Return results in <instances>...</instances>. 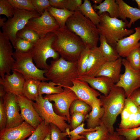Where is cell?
Instances as JSON below:
<instances>
[{"label":"cell","mask_w":140,"mask_h":140,"mask_svg":"<svg viewBox=\"0 0 140 140\" xmlns=\"http://www.w3.org/2000/svg\"><path fill=\"white\" fill-rule=\"evenodd\" d=\"M54 33L55 38L52 45L53 49L65 60L77 61L86 47L80 38L66 27L59 28Z\"/></svg>","instance_id":"1"},{"label":"cell","mask_w":140,"mask_h":140,"mask_svg":"<svg viewBox=\"0 0 140 140\" xmlns=\"http://www.w3.org/2000/svg\"><path fill=\"white\" fill-rule=\"evenodd\" d=\"M126 97L123 89L115 86L107 96H100L101 105L104 109L101 120L110 134L115 131L114 125L117 117L121 114L124 108Z\"/></svg>","instance_id":"2"},{"label":"cell","mask_w":140,"mask_h":140,"mask_svg":"<svg viewBox=\"0 0 140 140\" xmlns=\"http://www.w3.org/2000/svg\"><path fill=\"white\" fill-rule=\"evenodd\" d=\"M66 26L80 38L86 47L91 49L97 47L100 35L96 25L79 11H75L68 18Z\"/></svg>","instance_id":"3"},{"label":"cell","mask_w":140,"mask_h":140,"mask_svg":"<svg viewBox=\"0 0 140 140\" xmlns=\"http://www.w3.org/2000/svg\"><path fill=\"white\" fill-rule=\"evenodd\" d=\"M99 23L96 25L99 35L103 36L107 43L115 48L120 40L134 33L133 29H128L129 22L112 18L107 12L99 15Z\"/></svg>","instance_id":"4"},{"label":"cell","mask_w":140,"mask_h":140,"mask_svg":"<svg viewBox=\"0 0 140 140\" xmlns=\"http://www.w3.org/2000/svg\"><path fill=\"white\" fill-rule=\"evenodd\" d=\"M44 76L48 80L63 88L71 87L73 85V80L78 78L77 61H69L61 57L52 60Z\"/></svg>","instance_id":"5"},{"label":"cell","mask_w":140,"mask_h":140,"mask_svg":"<svg viewBox=\"0 0 140 140\" xmlns=\"http://www.w3.org/2000/svg\"><path fill=\"white\" fill-rule=\"evenodd\" d=\"M55 38V33L50 32L34 44L31 51L33 61L38 68L46 70L49 66L46 62L48 59L52 58L55 60L59 58V54L52 47Z\"/></svg>","instance_id":"6"},{"label":"cell","mask_w":140,"mask_h":140,"mask_svg":"<svg viewBox=\"0 0 140 140\" xmlns=\"http://www.w3.org/2000/svg\"><path fill=\"white\" fill-rule=\"evenodd\" d=\"M31 51L25 53L14 52L13 57L15 62L12 71L19 73L25 80L32 78L41 81L48 80L44 76L46 70L40 69L34 64Z\"/></svg>","instance_id":"7"},{"label":"cell","mask_w":140,"mask_h":140,"mask_svg":"<svg viewBox=\"0 0 140 140\" xmlns=\"http://www.w3.org/2000/svg\"><path fill=\"white\" fill-rule=\"evenodd\" d=\"M33 106L37 112L46 124L52 123L57 126L62 132H66L71 129L70 125L66 122V117L57 114L53 109V104L42 96H39L35 102L32 101Z\"/></svg>","instance_id":"8"},{"label":"cell","mask_w":140,"mask_h":140,"mask_svg":"<svg viewBox=\"0 0 140 140\" xmlns=\"http://www.w3.org/2000/svg\"><path fill=\"white\" fill-rule=\"evenodd\" d=\"M37 12L15 9L12 17L8 18L2 27V32L9 39L12 46L17 38V34L26 25L32 18L40 16Z\"/></svg>","instance_id":"9"},{"label":"cell","mask_w":140,"mask_h":140,"mask_svg":"<svg viewBox=\"0 0 140 140\" xmlns=\"http://www.w3.org/2000/svg\"><path fill=\"white\" fill-rule=\"evenodd\" d=\"M63 88V91L60 93L46 95L44 97L50 102H54L53 107L55 112L60 116L66 117L68 122L70 123V106L74 101L78 99L71 89L67 87Z\"/></svg>","instance_id":"10"},{"label":"cell","mask_w":140,"mask_h":140,"mask_svg":"<svg viewBox=\"0 0 140 140\" xmlns=\"http://www.w3.org/2000/svg\"><path fill=\"white\" fill-rule=\"evenodd\" d=\"M122 64L125 68L124 72L121 74L115 86L123 88L126 98H128L135 90L140 88V70L133 68L126 59H122Z\"/></svg>","instance_id":"11"},{"label":"cell","mask_w":140,"mask_h":140,"mask_svg":"<svg viewBox=\"0 0 140 140\" xmlns=\"http://www.w3.org/2000/svg\"><path fill=\"white\" fill-rule=\"evenodd\" d=\"M26 26L35 32L40 38L50 33H54L59 28L56 20L50 14L47 9L45 10L40 16L30 19Z\"/></svg>","instance_id":"12"},{"label":"cell","mask_w":140,"mask_h":140,"mask_svg":"<svg viewBox=\"0 0 140 140\" xmlns=\"http://www.w3.org/2000/svg\"><path fill=\"white\" fill-rule=\"evenodd\" d=\"M12 45L9 38L0 31V76L4 80L5 75L10 74L15 62Z\"/></svg>","instance_id":"13"},{"label":"cell","mask_w":140,"mask_h":140,"mask_svg":"<svg viewBox=\"0 0 140 140\" xmlns=\"http://www.w3.org/2000/svg\"><path fill=\"white\" fill-rule=\"evenodd\" d=\"M3 103L6 114V128L17 126L24 121L19 113L20 110L17 96L11 93H7L3 99Z\"/></svg>","instance_id":"14"},{"label":"cell","mask_w":140,"mask_h":140,"mask_svg":"<svg viewBox=\"0 0 140 140\" xmlns=\"http://www.w3.org/2000/svg\"><path fill=\"white\" fill-rule=\"evenodd\" d=\"M20 115L25 121L35 129L43 121L35 109L32 101L23 95L17 96Z\"/></svg>","instance_id":"15"},{"label":"cell","mask_w":140,"mask_h":140,"mask_svg":"<svg viewBox=\"0 0 140 140\" xmlns=\"http://www.w3.org/2000/svg\"><path fill=\"white\" fill-rule=\"evenodd\" d=\"M72 82L73 86L67 87L74 93L78 99L85 102L91 107L101 95L99 92L89 86L85 81L76 79L73 80Z\"/></svg>","instance_id":"16"},{"label":"cell","mask_w":140,"mask_h":140,"mask_svg":"<svg viewBox=\"0 0 140 140\" xmlns=\"http://www.w3.org/2000/svg\"><path fill=\"white\" fill-rule=\"evenodd\" d=\"M35 129L24 121L14 127L0 131V140H24L32 133Z\"/></svg>","instance_id":"17"},{"label":"cell","mask_w":140,"mask_h":140,"mask_svg":"<svg viewBox=\"0 0 140 140\" xmlns=\"http://www.w3.org/2000/svg\"><path fill=\"white\" fill-rule=\"evenodd\" d=\"M12 72L11 74H6L4 80L0 78V84L7 93H12L17 96L23 95L22 90L25 80L19 73Z\"/></svg>","instance_id":"18"},{"label":"cell","mask_w":140,"mask_h":140,"mask_svg":"<svg viewBox=\"0 0 140 140\" xmlns=\"http://www.w3.org/2000/svg\"><path fill=\"white\" fill-rule=\"evenodd\" d=\"M133 33L120 40L115 48L120 57H126L133 50L140 47V26L136 27Z\"/></svg>","instance_id":"19"},{"label":"cell","mask_w":140,"mask_h":140,"mask_svg":"<svg viewBox=\"0 0 140 140\" xmlns=\"http://www.w3.org/2000/svg\"><path fill=\"white\" fill-rule=\"evenodd\" d=\"M107 61L99 47L90 49L88 65L86 75L84 76L96 77L102 66Z\"/></svg>","instance_id":"20"},{"label":"cell","mask_w":140,"mask_h":140,"mask_svg":"<svg viewBox=\"0 0 140 140\" xmlns=\"http://www.w3.org/2000/svg\"><path fill=\"white\" fill-rule=\"evenodd\" d=\"M122 57L116 60L106 62L102 66L96 77L104 76L111 79L115 84L119 81L122 64Z\"/></svg>","instance_id":"21"},{"label":"cell","mask_w":140,"mask_h":140,"mask_svg":"<svg viewBox=\"0 0 140 140\" xmlns=\"http://www.w3.org/2000/svg\"><path fill=\"white\" fill-rule=\"evenodd\" d=\"M77 79L86 82L91 87L100 91L105 96L108 94L115 85L111 79L104 76H83Z\"/></svg>","instance_id":"22"},{"label":"cell","mask_w":140,"mask_h":140,"mask_svg":"<svg viewBox=\"0 0 140 140\" xmlns=\"http://www.w3.org/2000/svg\"><path fill=\"white\" fill-rule=\"evenodd\" d=\"M118 5V18L125 21L127 18L130 20L127 27L130 28L132 25L138 20L140 19V10L136 8L132 7L123 0H116Z\"/></svg>","instance_id":"23"},{"label":"cell","mask_w":140,"mask_h":140,"mask_svg":"<svg viewBox=\"0 0 140 140\" xmlns=\"http://www.w3.org/2000/svg\"><path fill=\"white\" fill-rule=\"evenodd\" d=\"M91 111L86 116L88 128H94L100 125V121L104 113V108L100 104V99L97 98L93 103Z\"/></svg>","instance_id":"24"},{"label":"cell","mask_w":140,"mask_h":140,"mask_svg":"<svg viewBox=\"0 0 140 140\" xmlns=\"http://www.w3.org/2000/svg\"><path fill=\"white\" fill-rule=\"evenodd\" d=\"M92 6L94 10H99L97 13L99 15L106 12L111 17L118 18V5L115 0H105L99 5L94 4Z\"/></svg>","instance_id":"25"},{"label":"cell","mask_w":140,"mask_h":140,"mask_svg":"<svg viewBox=\"0 0 140 140\" xmlns=\"http://www.w3.org/2000/svg\"><path fill=\"white\" fill-rule=\"evenodd\" d=\"M41 81L32 78L25 80L22 90L23 95L29 99L35 101L39 96L38 88Z\"/></svg>","instance_id":"26"},{"label":"cell","mask_w":140,"mask_h":140,"mask_svg":"<svg viewBox=\"0 0 140 140\" xmlns=\"http://www.w3.org/2000/svg\"><path fill=\"white\" fill-rule=\"evenodd\" d=\"M47 9L50 14L56 20L60 28L66 27V23L68 19L74 13V12L66 9L57 8L50 6Z\"/></svg>","instance_id":"27"},{"label":"cell","mask_w":140,"mask_h":140,"mask_svg":"<svg viewBox=\"0 0 140 140\" xmlns=\"http://www.w3.org/2000/svg\"><path fill=\"white\" fill-rule=\"evenodd\" d=\"M99 48L103 55L107 61H115L121 57L115 48L109 44L105 37L99 35Z\"/></svg>","instance_id":"28"},{"label":"cell","mask_w":140,"mask_h":140,"mask_svg":"<svg viewBox=\"0 0 140 140\" xmlns=\"http://www.w3.org/2000/svg\"><path fill=\"white\" fill-rule=\"evenodd\" d=\"M109 135L110 133L101 120L97 130L84 132L80 134L84 137L85 140H109Z\"/></svg>","instance_id":"29"},{"label":"cell","mask_w":140,"mask_h":140,"mask_svg":"<svg viewBox=\"0 0 140 140\" xmlns=\"http://www.w3.org/2000/svg\"><path fill=\"white\" fill-rule=\"evenodd\" d=\"M78 10L96 25H97L99 23L100 16L95 11L90 1L85 0L79 7Z\"/></svg>","instance_id":"30"},{"label":"cell","mask_w":140,"mask_h":140,"mask_svg":"<svg viewBox=\"0 0 140 140\" xmlns=\"http://www.w3.org/2000/svg\"><path fill=\"white\" fill-rule=\"evenodd\" d=\"M63 90L64 88L61 86L51 81L48 82L42 81L39 87V95L41 96L44 94L46 95L58 94Z\"/></svg>","instance_id":"31"},{"label":"cell","mask_w":140,"mask_h":140,"mask_svg":"<svg viewBox=\"0 0 140 140\" xmlns=\"http://www.w3.org/2000/svg\"><path fill=\"white\" fill-rule=\"evenodd\" d=\"M90 50V48L86 47L81 52L77 61L78 78L86 75L88 65Z\"/></svg>","instance_id":"32"},{"label":"cell","mask_w":140,"mask_h":140,"mask_svg":"<svg viewBox=\"0 0 140 140\" xmlns=\"http://www.w3.org/2000/svg\"><path fill=\"white\" fill-rule=\"evenodd\" d=\"M50 132V125L46 124L43 121L26 140H43Z\"/></svg>","instance_id":"33"},{"label":"cell","mask_w":140,"mask_h":140,"mask_svg":"<svg viewBox=\"0 0 140 140\" xmlns=\"http://www.w3.org/2000/svg\"><path fill=\"white\" fill-rule=\"evenodd\" d=\"M92 109L91 107L85 102L77 99L74 101L71 104L69 109L70 115L73 113H79L86 116Z\"/></svg>","instance_id":"34"},{"label":"cell","mask_w":140,"mask_h":140,"mask_svg":"<svg viewBox=\"0 0 140 140\" xmlns=\"http://www.w3.org/2000/svg\"><path fill=\"white\" fill-rule=\"evenodd\" d=\"M85 123L83 122L79 127L73 130H67L66 132V136L68 135L69 139L67 140H77L82 138H84V137L80 134L83 132L94 131L97 130L98 126L94 128H84Z\"/></svg>","instance_id":"35"},{"label":"cell","mask_w":140,"mask_h":140,"mask_svg":"<svg viewBox=\"0 0 140 140\" xmlns=\"http://www.w3.org/2000/svg\"><path fill=\"white\" fill-rule=\"evenodd\" d=\"M116 131L124 137L125 140H137L140 138V126L131 129L117 128Z\"/></svg>","instance_id":"36"},{"label":"cell","mask_w":140,"mask_h":140,"mask_svg":"<svg viewBox=\"0 0 140 140\" xmlns=\"http://www.w3.org/2000/svg\"><path fill=\"white\" fill-rule=\"evenodd\" d=\"M17 36L34 44L40 38L35 32L26 26L17 32Z\"/></svg>","instance_id":"37"},{"label":"cell","mask_w":140,"mask_h":140,"mask_svg":"<svg viewBox=\"0 0 140 140\" xmlns=\"http://www.w3.org/2000/svg\"><path fill=\"white\" fill-rule=\"evenodd\" d=\"M126 59L133 68L140 70V47L131 51L126 57Z\"/></svg>","instance_id":"38"},{"label":"cell","mask_w":140,"mask_h":140,"mask_svg":"<svg viewBox=\"0 0 140 140\" xmlns=\"http://www.w3.org/2000/svg\"><path fill=\"white\" fill-rule=\"evenodd\" d=\"M34 44L22 38L17 37L13 46L15 50V52L25 53L30 51Z\"/></svg>","instance_id":"39"},{"label":"cell","mask_w":140,"mask_h":140,"mask_svg":"<svg viewBox=\"0 0 140 140\" xmlns=\"http://www.w3.org/2000/svg\"><path fill=\"white\" fill-rule=\"evenodd\" d=\"M15 9L31 11H36L31 0H8ZM37 12V11H36Z\"/></svg>","instance_id":"40"},{"label":"cell","mask_w":140,"mask_h":140,"mask_svg":"<svg viewBox=\"0 0 140 140\" xmlns=\"http://www.w3.org/2000/svg\"><path fill=\"white\" fill-rule=\"evenodd\" d=\"M15 9L8 0H0V15H5L8 18L12 17Z\"/></svg>","instance_id":"41"},{"label":"cell","mask_w":140,"mask_h":140,"mask_svg":"<svg viewBox=\"0 0 140 140\" xmlns=\"http://www.w3.org/2000/svg\"><path fill=\"white\" fill-rule=\"evenodd\" d=\"M49 125L51 140H67L65 132H62L53 124L51 123Z\"/></svg>","instance_id":"42"},{"label":"cell","mask_w":140,"mask_h":140,"mask_svg":"<svg viewBox=\"0 0 140 140\" xmlns=\"http://www.w3.org/2000/svg\"><path fill=\"white\" fill-rule=\"evenodd\" d=\"M70 124L71 130H74L79 126L85 120L86 116L83 114L79 113H74L71 115Z\"/></svg>","instance_id":"43"},{"label":"cell","mask_w":140,"mask_h":140,"mask_svg":"<svg viewBox=\"0 0 140 140\" xmlns=\"http://www.w3.org/2000/svg\"><path fill=\"white\" fill-rule=\"evenodd\" d=\"M36 11L40 15L50 5L48 0H31Z\"/></svg>","instance_id":"44"},{"label":"cell","mask_w":140,"mask_h":140,"mask_svg":"<svg viewBox=\"0 0 140 140\" xmlns=\"http://www.w3.org/2000/svg\"><path fill=\"white\" fill-rule=\"evenodd\" d=\"M7 118L5 111L3 99L0 98V131L6 128Z\"/></svg>","instance_id":"45"},{"label":"cell","mask_w":140,"mask_h":140,"mask_svg":"<svg viewBox=\"0 0 140 140\" xmlns=\"http://www.w3.org/2000/svg\"><path fill=\"white\" fill-rule=\"evenodd\" d=\"M124 107L131 114H135L139 111L138 107L129 97L125 99Z\"/></svg>","instance_id":"46"},{"label":"cell","mask_w":140,"mask_h":140,"mask_svg":"<svg viewBox=\"0 0 140 140\" xmlns=\"http://www.w3.org/2000/svg\"><path fill=\"white\" fill-rule=\"evenodd\" d=\"M81 0H67L66 9L70 11L75 12L82 4Z\"/></svg>","instance_id":"47"},{"label":"cell","mask_w":140,"mask_h":140,"mask_svg":"<svg viewBox=\"0 0 140 140\" xmlns=\"http://www.w3.org/2000/svg\"><path fill=\"white\" fill-rule=\"evenodd\" d=\"M49 1L50 5L51 6L58 9H66L67 0Z\"/></svg>","instance_id":"48"},{"label":"cell","mask_w":140,"mask_h":140,"mask_svg":"<svg viewBox=\"0 0 140 140\" xmlns=\"http://www.w3.org/2000/svg\"><path fill=\"white\" fill-rule=\"evenodd\" d=\"M129 98L137 107L140 106V88L135 90Z\"/></svg>","instance_id":"49"},{"label":"cell","mask_w":140,"mask_h":140,"mask_svg":"<svg viewBox=\"0 0 140 140\" xmlns=\"http://www.w3.org/2000/svg\"><path fill=\"white\" fill-rule=\"evenodd\" d=\"M140 126V113L138 111L135 114L128 129L133 128Z\"/></svg>","instance_id":"50"},{"label":"cell","mask_w":140,"mask_h":140,"mask_svg":"<svg viewBox=\"0 0 140 140\" xmlns=\"http://www.w3.org/2000/svg\"><path fill=\"white\" fill-rule=\"evenodd\" d=\"M131 114L124 107V108L121 113V121L120 124H122L126 121L129 118Z\"/></svg>","instance_id":"51"},{"label":"cell","mask_w":140,"mask_h":140,"mask_svg":"<svg viewBox=\"0 0 140 140\" xmlns=\"http://www.w3.org/2000/svg\"><path fill=\"white\" fill-rule=\"evenodd\" d=\"M109 140H125L123 136L119 135L116 131L110 134Z\"/></svg>","instance_id":"52"},{"label":"cell","mask_w":140,"mask_h":140,"mask_svg":"<svg viewBox=\"0 0 140 140\" xmlns=\"http://www.w3.org/2000/svg\"><path fill=\"white\" fill-rule=\"evenodd\" d=\"M7 93L5 91L3 86L0 85V97L3 99Z\"/></svg>","instance_id":"53"},{"label":"cell","mask_w":140,"mask_h":140,"mask_svg":"<svg viewBox=\"0 0 140 140\" xmlns=\"http://www.w3.org/2000/svg\"><path fill=\"white\" fill-rule=\"evenodd\" d=\"M6 18L5 17H0V27H2L4 25L5 22L6 21Z\"/></svg>","instance_id":"54"},{"label":"cell","mask_w":140,"mask_h":140,"mask_svg":"<svg viewBox=\"0 0 140 140\" xmlns=\"http://www.w3.org/2000/svg\"><path fill=\"white\" fill-rule=\"evenodd\" d=\"M91 1L94 4H100L103 1L102 0H92Z\"/></svg>","instance_id":"55"},{"label":"cell","mask_w":140,"mask_h":140,"mask_svg":"<svg viewBox=\"0 0 140 140\" xmlns=\"http://www.w3.org/2000/svg\"><path fill=\"white\" fill-rule=\"evenodd\" d=\"M43 140H51L50 132L45 136Z\"/></svg>","instance_id":"56"},{"label":"cell","mask_w":140,"mask_h":140,"mask_svg":"<svg viewBox=\"0 0 140 140\" xmlns=\"http://www.w3.org/2000/svg\"><path fill=\"white\" fill-rule=\"evenodd\" d=\"M138 5V8L140 10V0H135Z\"/></svg>","instance_id":"57"},{"label":"cell","mask_w":140,"mask_h":140,"mask_svg":"<svg viewBox=\"0 0 140 140\" xmlns=\"http://www.w3.org/2000/svg\"><path fill=\"white\" fill-rule=\"evenodd\" d=\"M138 111L140 113V106H138Z\"/></svg>","instance_id":"58"},{"label":"cell","mask_w":140,"mask_h":140,"mask_svg":"<svg viewBox=\"0 0 140 140\" xmlns=\"http://www.w3.org/2000/svg\"><path fill=\"white\" fill-rule=\"evenodd\" d=\"M77 140H85V139L84 138H82Z\"/></svg>","instance_id":"59"},{"label":"cell","mask_w":140,"mask_h":140,"mask_svg":"<svg viewBox=\"0 0 140 140\" xmlns=\"http://www.w3.org/2000/svg\"><path fill=\"white\" fill-rule=\"evenodd\" d=\"M138 140H140V138H139L138 139Z\"/></svg>","instance_id":"60"}]
</instances>
